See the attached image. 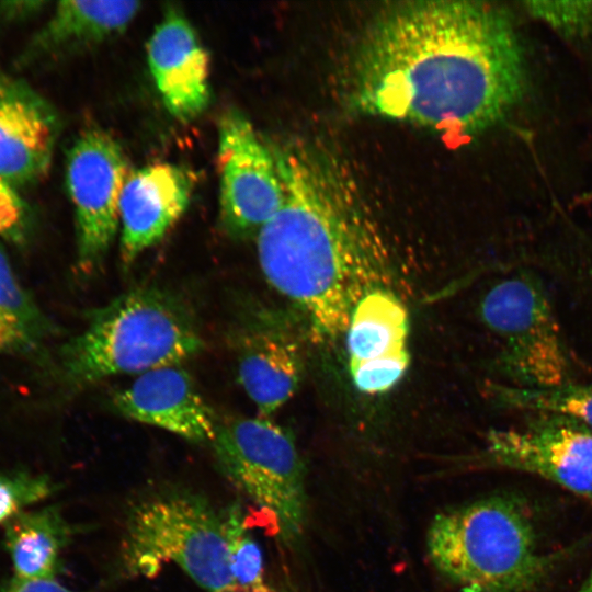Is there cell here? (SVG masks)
<instances>
[{"label":"cell","mask_w":592,"mask_h":592,"mask_svg":"<svg viewBox=\"0 0 592 592\" xmlns=\"http://www.w3.org/2000/svg\"><path fill=\"white\" fill-rule=\"evenodd\" d=\"M351 99L362 113L451 137L502 121L521 100L526 69L509 13L496 3L389 4L355 50Z\"/></svg>","instance_id":"obj_1"},{"label":"cell","mask_w":592,"mask_h":592,"mask_svg":"<svg viewBox=\"0 0 592 592\" xmlns=\"http://www.w3.org/2000/svg\"><path fill=\"white\" fill-rule=\"evenodd\" d=\"M284 201L257 234L269 284L321 341L345 333L382 261L373 223L344 171L319 150H274Z\"/></svg>","instance_id":"obj_2"},{"label":"cell","mask_w":592,"mask_h":592,"mask_svg":"<svg viewBox=\"0 0 592 592\" xmlns=\"http://www.w3.org/2000/svg\"><path fill=\"white\" fill-rule=\"evenodd\" d=\"M203 348L182 300L157 287H138L89 314L84 329L59 351V371L68 385L83 387L180 365Z\"/></svg>","instance_id":"obj_3"},{"label":"cell","mask_w":592,"mask_h":592,"mask_svg":"<svg viewBox=\"0 0 592 592\" xmlns=\"http://www.w3.org/2000/svg\"><path fill=\"white\" fill-rule=\"evenodd\" d=\"M436 569L462 592H531L547 574L522 503L493 496L445 510L426 536Z\"/></svg>","instance_id":"obj_4"},{"label":"cell","mask_w":592,"mask_h":592,"mask_svg":"<svg viewBox=\"0 0 592 592\" xmlns=\"http://www.w3.org/2000/svg\"><path fill=\"white\" fill-rule=\"evenodd\" d=\"M119 560L132 578H152L173 563L207 592L237 591L223 515L206 498L186 489L159 490L129 508Z\"/></svg>","instance_id":"obj_5"},{"label":"cell","mask_w":592,"mask_h":592,"mask_svg":"<svg viewBox=\"0 0 592 592\" xmlns=\"http://www.w3.org/2000/svg\"><path fill=\"white\" fill-rule=\"evenodd\" d=\"M224 476L274 522L276 534L294 542L306 521L304 464L292 434L269 417L217 422L210 442Z\"/></svg>","instance_id":"obj_6"},{"label":"cell","mask_w":592,"mask_h":592,"mask_svg":"<svg viewBox=\"0 0 592 592\" xmlns=\"http://www.w3.org/2000/svg\"><path fill=\"white\" fill-rule=\"evenodd\" d=\"M486 327L502 341L501 373L523 388L571 382V366L542 282L520 272L496 283L480 301Z\"/></svg>","instance_id":"obj_7"},{"label":"cell","mask_w":592,"mask_h":592,"mask_svg":"<svg viewBox=\"0 0 592 592\" xmlns=\"http://www.w3.org/2000/svg\"><path fill=\"white\" fill-rule=\"evenodd\" d=\"M119 144L100 128L82 130L67 153L66 185L75 210L77 263L92 272L119 225V200L129 175Z\"/></svg>","instance_id":"obj_8"},{"label":"cell","mask_w":592,"mask_h":592,"mask_svg":"<svg viewBox=\"0 0 592 592\" xmlns=\"http://www.w3.org/2000/svg\"><path fill=\"white\" fill-rule=\"evenodd\" d=\"M217 168L225 231L239 239L257 236L281 208L284 190L273 150L237 109L219 118Z\"/></svg>","instance_id":"obj_9"},{"label":"cell","mask_w":592,"mask_h":592,"mask_svg":"<svg viewBox=\"0 0 592 592\" xmlns=\"http://www.w3.org/2000/svg\"><path fill=\"white\" fill-rule=\"evenodd\" d=\"M486 464L537 475L592 501V426L554 413H532L519 428L491 430Z\"/></svg>","instance_id":"obj_10"},{"label":"cell","mask_w":592,"mask_h":592,"mask_svg":"<svg viewBox=\"0 0 592 592\" xmlns=\"http://www.w3.org/2000/svg\"><path fill=\"white\" fill-rule=\"evenodd\" d=\"M238 379L259 415L270 417L298 389L304 357L287 327L265 310H247L230 332Z\"/></svg>","instance_id":"obj_11"},{"label":"cell","mask_w":592,"mask_h":592,"mask_svg":"<svg viewBox=\"0 0 592 592\" xmlns=\"http://www.w3.org/2000/svg\"><path fill=\"white\" fill-rule=\"evenodd\" d=\"M196 179L187 168L155 162L129 173L119 200L125 266L160 241L185 213Z\"/></svg>","instance_id":"obj_12"},{"label":"cell","mask_w":592,"mask_h":592,"mask_svg":"<svg viewBox=\"0 0 592 592\" xmlns=\"http://www.w3.org/2000/svg\"><path fill=\"white\" fill-rule=\"evenodd\" d=\"M147 60L168 112L186 123L201 115L210 99L209 60L193 25L170 8L147 43Z\"/></svg>","instance_id":"obj_13"},{"label":"cell","mask_w":592,"mask_h":592,"mask_svg":"<svg viewBox=\"0 0 592 592\" xmlns=\"http://www.w3.org/2000/svg\"><path fill=\"white\" fill-rule=\"evenodd\" d=\"M57 116L26 82L0 70V178L11 185L33 184L50 167Z\"/></svg>","instance_id":"obj_14"},{"label":"cell","mask_w":592,"mask_h":592,"mask_svg":"<svg viewBox=\"0 0 592 592\" xmlns=\"http://www.w3.org/2000/svg\"><path fill=\"white\" fill-rule=\"evenodd\" d=\"M112 405L127 419L194 443H210L218 422L191 375L179 365L140 374L129 386L113 395Z\"/></svg>","instance_id":"obj_15"},{"label":"cell","mask_w":592,"mask_h":592,"mask_svg":"<svg viewBox=\"0 0 592 592\" xmlns=\"http://www.w3.org/2000/svg\"><path fill=\"white\" fill-rule=\"evenodd\" d=\"M139 10L137 1L58 2L31 41L26 59L64 56L100 44L124 32Z\"/></svg>","instance_id":"obj_16"},{"label":"cell","mask_w":592,"mask_h":592,"mask_svg":"<svg viewBox=\"0 0 592 592\" xmlns=\"http://www.w3.org/2000/svg\"><path fill=\"white\" fill-rule=\"evenodd\" d=\"M345 335L349 371L410 363L408 310L388 289L373 288L361 297L351 314Z\"/></svg>","instance_id":"obj_17"},{"label":"cell","mask_w":592,"mask_h":592,"mask_svg":"<svg viewBox=\"0 0 592 592\" xmlns=\"http://www.w3.org/2000/svg\"><path fill=\"white\" fill-rule=\"evenodd\" d=\"M3 544L14 577L53 580L60 570L61 553L76 534L57 506L23 510L4 525Z\"/></svg>","instance_id":"obj_18"},{"label":"cell","mask_w":592,"mask_h":592,"mask_svg":"<svg viewBox=\"0 0 592 592\" xmlns=\"http://www.w3.org/2000/svg\"><path fill=\"white\" fill-rule=\"evenodd\" d=\"M55 328L22 287L0 247V354L34 355Z\"/></svg>","instance_id":"obj_19"},{"label":"cell","mask_w":592,"mask_h":592,"mask_svg":"<svg viewBox=\"0 0 592 592\" xmlns=\"http://www.w3.org/2000/svg\"><path fill=\"white\" fill-rule=\"evenodd\" d=\"M498 406L531 413H554L592 426V385L572 382L550 388L489 385Z\"/></svg>","instance_id":"obj_20"},{"label":"cell","mask_w":592,"mask_h":592,"mask_svg":"<svg viewBox=\"0 0 592 592\" xmlns=\"http://www.w3.org/2000/svg\"><path fill=\"white\" fill-rule=\"evenodd\" d=\"M242 508L231 504L221 512L230 572L240 592H255L266 584L263 580V556L248 532Z\"/></svg>","instance_id":"obj_21"},{"label":"cell","mask_w":592,"mask_h":592,"mask_svg":"<svg viewBox=\"0 0 592 592\" xmlns=\"http://www.w3.org/2000/svg\"><path fill=\"white\" fill-rule=\"evenodd\" d=\"M57 485L47 476L24 469H0V524L48 498Z\"/></svg>","instance_id":"obj_22"},{"label":"cell","mask_w":592,"mask_h":592,"mask_svg":"<svg viewBox=\"0 0 592 592\" xmlns=\"http://www.w3.org/2000/svg\"><path fill=\"white\" fill-rule=\"evenodd\" d=\"M525 8L532 16L565 36L592 34V1H531Z\"/></svg>","instance_id":"obj_23"},{"label":"cell","mask_w":592,"mask_h":592,"mask_svg":"<svg viewBox=\"0 0 592 592\" xmlns=\"http://www.w3.org/2000/svg\"><path fill=\"white\" fill-rule=\"evenodd\" d=\"M27 215L24 203L13 185L0 178V236L21 242L26 232Z\"/></svg>","instance_id":"obj_24"},{"label":"cell","mask_w":592,"mask_h":592,"mask_svg":"<svg viewBox=\"0 0 592 592\" xmlns=\"http://www.w3.org/2000/svg\"><path fill=\"white\" fill-rule=\"evenodd\" d=\"M0 592H75L53 580H24L16 577L0 581Z\"/></svg>","instance_id":"obj_25"},{"label":"cell","mask_w":592,"mask_h":592,"mask_svg":"<svg viewBox=\"0 0 592 592\" xmlns=\"http://www.w3.org/2000/svg\"><path fill=\"white\" fill-rule=\"evenodd\" d=\"M577 592H592V571Z\"/></svg>","instance_id":"obj_26"},{"label":"cell","mask_w":592,"mask_h":592,"mask_svg":"<svg viewBox=\"0 0 592 592\" xmlns=\"http://www.w3.org/2000/svg\"><path fill=\"white\" fill-rule=\"evenodd\" d=\"M257 592H277V591H275V590H273V589H271V588H269V587L266 585L265 588H263V589H261V590H259V591H257Z\"/></svg>","instance_id":"obj_27"}]
</instances>
